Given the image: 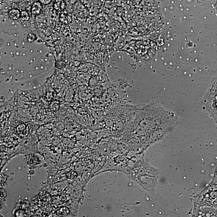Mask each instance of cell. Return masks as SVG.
Here are the masks:
<instances>
[{"instance_id":"obj_1","label":"cell","mask_w":217,"mask_h":217,"mask_svg":"<svg viewBox=\"0 0 217 217\" xmlns=\"http://www.w3.org/2000/svg\"><path fill=\"white\" fill-rule=\"evenodd\" d=\"M181 122L173 113L157 102H150L137 108L130 126V135L132 140L144 150L161 140Z\"/></svg>"},{"instance_id":"obj_2","label":"cell","mask_w":217,"mask_h":217,"mask_svg":"<svg viewBox=\"0 0 217 217\" xmlns=\"http://www.w3.org/2000/svg\"><path fill=\"white\" fill-rule=\"evenodd\" d=\"M128 177L150 195H155L158 185V176L143 175L129 176Z\"/></svg>"},{"instance_id":"obj_3","label":"cell","mask_w":217,"mask_h":217,"mask_svg":"<svg viewBox=\"0 0 217 217\" xmlns=\"http://www.w3.org/2000/svg\"><path fill=\"white\" fill-rule=\"evenodd\" d=\"M160 172L158 169L147 163L144 160H140L134 165L128 177L143 175L159 176Z\"/></svg>"},{"instance_id":"obj_4","label":"cell","mask_w":217,"mask_h":217,"mask_svg":"<svg viewBox=\"0 0 217 217\" xmlns=\"http://www.w3.org/2000/svg\"><path fill=\"white\" fill-rule=\"evenodd\" d=\"M42 10V6L40 2H35L31 8V13L34 16L39 15Z\"/></svg>"},{"instance_id":"obj_5","label":"cell","mask_w":217,"mask_h":217,"mask_svg":"<svg viewBox=\"0 0 217 217\" xmlns=\"http://www.w3.org/2000/svg\"><path fill=\"white\" fill-rule=\"evenodd\" d=\"M9 15L10 19L13 20H16L20 17L21 13L19 10L16 9H13L9 10Z\"/></svg>"},{"instance_id":"obj_6","label":"cell","mask_w":217,"mask_h":217,"mask_svg":"<svg viewBox=\"0 0 217 217\" xmlns=\"http://www.w3.org/2000/svg\"><path fill=\"white\" fill-rule=\"evenodd\" d=\"M27 161L29 165H35L40 163V160L38 157L35 156L31 155L28 156L27 157Z\"/></svg>"},{"instance_id":"obj_7","label":"cell","mask_w":217,"mask_h":217,"mask_svg":"<svg viewBox=\"0 0 217 217\" xmlns=\"http://www.w3.org/2000/svg\"><path fill=\"white\" fill-rule=\"evenodd\" d=\"M65 7V3L63 0H56L54 4V8L56 10H62Z\"/></svg>"},{"instance_id":"obj_8","label":"cell","mask_w":217,"mask_h":217,"mask_svg":"<svg viewBox=\"0 0 217 217\" xmlns=\"http://www.w3.org/2000/svg\"><path fill=\"white\" fill-rule=\"evenodd\" d=\"M39 196L40 199L44 202H48L50 200V195L46 192H41L39 194Z\"/></svg>"},{"instance_id":"obj_9","label":"cell","mask_w":217,"mask_h":217,"mask_svg":"<svg viewBox=\"0 0 217 217\" xmlns=\"http://www.w3.org/2000/svg\"><path fill=\"white\" fill-rule=\"evenodd\" d=\"M69 209L66 207H62V208L60 209L58 211L57 214L60 216H64L65 215H67L69 214Z\"/></svg>"},{"instance_id":"obj_10","label":"cell","mask_w":217,"mask_h":217,"mask_svg":"<svg viewBox=\"0 0 217 217\" xmlns=\"http://www.w3.org/2000/svg\"><path fill=\"white\" fill-rule=\"evenodd\" d=\"M21 18L23 20L27 21L30 19L28 13L26 11H23L21 13Z\"/></svg>"},{"instance_id":"obj_11","label":"cell","mask_w":217,"mask_h":217,"mask_svg":"<svg viewBox=\"0 0 217 217\" xmlns=\"http://www.w3.org/2000/svg\"><path fill=\"white\" fill-rule=\"evenodd\" d=\"M6 192L3 189H1V199H3L6 198Z\"/></svg>"},{"instance_id":"obj_12","label":"cell","mask_w":217,"mask_h":217,"mask_svg":"<svg viewBox=\"0 0 217 217\" xmlns=\"http://www.w3.org/2000/svg\"><path fill=\"white\" fill-rule=\"evenodd\" d=\"M35 39V36L32 34H30L28 36V40L30 42H34Z\"/></svg>"},{"instance_id":"obj_13","label":"cell","mask_w":217,"mask_h":217,"mask_svg":"<svg viewBox=\"0 0 217 217\" xmlns=\"http://www.w3.org/2000/svg\"><path fill=\"white\" fill-rule=\"evenodd\" d=\"M25 211L23 210H19V211H17V216L18 217H22L24 216V215H25Z\"/></svg>"},{"instance_id":"obj_14","label":"cell","mask_w":217,"mask_h":217,"mask_svg":"<svg viewBox=\"0 0 217 217\" xmlns=\"http://www.w3.org/2000/svg\"><path fill=\"white\" fill-rule=\"evenodd\" d=\"M41 3L44 5H47L50 3L52 1V0H39Z\"/></svg>"}]
</instances>
